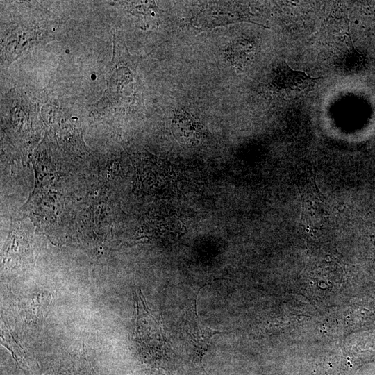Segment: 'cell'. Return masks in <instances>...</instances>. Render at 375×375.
I'll return each instance as SVG.
<instances>
[{"label":"cell","mask_w":375,"mask_h":375,"mask_svg":"<svg viewBox=\"0 0 375 375\" xmlns=\"http://www.w3.org/2000/svg\"><path fill=\"white\" fill-rule=\"evenodd\" d=\"M113 56L106 74V88L95 109L105 110L119 105L133 90L135 68L141 58H132L126 47L114 35Z\"/></svg>","instance_id":"6da1fadb"},{"label":"cell","mask_w":375,"mask_h":375,"mask_svg":"<svg viewBox=\"0 0 375 375\" xmlns=\"http://www.w3.org/2000/svg\"><path fill=\"white\" fill-rule=\"evenodd\" d=\"M320 78H313L305 72L292 69L285 62L277 68L272 85L275 92L286 100L308 94Z\"/></svg>","instance_id":"7a4b0ae2"},{"label":"cell","mask_w":375,"mask_h":375,"mask_svg":"<svg viewBox=\"0 0 375 375\" xmlns=\"http://www.w3.org/2000/svg\"><path fill=\"white\" fill-rule=\"evenodd\" d=\"M180 331L185 343L200 359L207 351L212 338L222 333L201 322L197 312L196 300L182 317Z\"/></svg>","instance_id":"3957f363"},{"label":"cell","mask_w":375,"mask_h":375,"mask_svg":"<svg viewBox=\"0 0 375 375\" xmlns=\"http://www.w3.org/2000/svg\"><path fill=\"white\" fill-rule=\"evenodd\" d=\"M199 123L184 110H176L172 122V131L175 138L185 144H192L199 137Z\"/></svg>","instance_id":"277c9868"},{"label":"cell","mask_w":375,"mask_h":375,"mask_svg":"<svg viewBox=\"0 0 375 375\" xmlns=\"http://www.w3.org/2000/svg\"><path fill=\"white\" fill-rule=\"evenodd\" d=\"M256 54L255 44L243 38L234 40L226 50L228 60L239 70H242L251 64Z\"/></svg>","instance_id":"5b68a950"}]
</instances>
